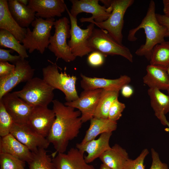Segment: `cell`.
I'll return each instance as SVG.
<instances>
[{
	"mask_svg": "<svg viewBox=\"0 0 169 169\" xmlns=\"http://www.w3.org/2000/svg\"><path fill=\"white\" fill-rule=\"evenodd\" d=\"M55 118L46 138L55 150L56 155L64 153L70 141L76 137L83 123L81 113L57 100L52 102Z\"/></svg>",
	"mask_w": 169,
	"mask_h": 169,
	"instance_id": "6da1fadb",
	"label": "cell"
},
{
	"mask_svg": "<svg viewBox=\"0 0 169 169\" xmlns=\"http://www.w3.org/2000/svg\"><path fill=\"white\" fill-rule=\"evenodd\" d=\"M155 4L153 0L149 2L146 14L140 24L129 31L128 39L130 41H136L135 34L139 29L144 30L146 36L145 43L136 51L139 56H144L149 60L154 47L157 44L165 41L166 33V28L158 21L155 13Z\"/></svg>",
	"mask_w": 169,
	"mask_h": 169,
	"instance_id": "7a4b0ae2",
	"label": "cell"
},
{
	"mask_svg": "<svg viewBox=\"0 0 169 169\" xmlns=\"http://www.w3.org/2000/svg\"><path fill=\"white\" fill-rule=\"evenodd\" d=\"M100 1L106 7L111 6L112 10L110 16L107 20L101 23H96L93 20L89 22L94 23L100 28L107 31L116 41L122 44V30L124 16L126 10L133 3L134 1L102 0Z\"/></svg>",
	"mask_w": 169,
	"mask_h": 169,
	"instance_id": "3957f363",
	"label": "cell"
},
{
	"mask_svg": "<svg viewBox=\"0 0 169 169\" xmlns=\"http://www.w3.org/2000/svg\"><path fill=\"white\" fill-rule=\"evenodd\" d=\"M54 90L43 79L35 77L27 81L22 90L13 93L33 107H48L54 100Z\"/></svg>",
	"mask_w": 169,
	"mask_h": 169,
	"instance_id": "277c9868",
	"label": "cell"
},
{
	"mask_svg": "<svg viewBox=\"0 0 169 169\" xmlns=\"http://www.w3.org/2000/svg\"><path fill=\"white\" fill-rule=\"evenodd\" d=\"M55 21L54 18L44 19L36 17L31 23L33 30L29 27L26 28V34L21 43L29 53L36 50L41 54L44 53L49 44L51 31Z\"/></svg>",
	"mask_w": 169,
	"mask_h": 169,
	"instance_id": "5b68a950",
	"label": "cell"
},
{
	"mask_svg": "<svg viewBox=\"0 0 169 169\" xmlns=\"http://www.w3.org/2000/svg\"><path fill=\"white\" fill-rule=\"evenodd\" d=\"M88 42L92 52H99L105 57L119 55L133 62V56L129 49L118 43L105 30L94 28Z\"/></svg>",
	"mask_w": 169,
	"mask_h": 169,
	"instance_id": "8992f818",
	"label": "cell"
},
{
	"mask_svg": "<svg viewBox=\"0 0 169 169\" xmlns=\"http://www.w3.org/2000/svg\"><path fill=\"white\" fill-rule=\"evenodd\" d=\"M43 79L54 90L58 89L65 96L66 102H70L78 98L76 88L77 79L75 76H70L65 72L59 73L55 64L53 63L42 69Z\"/></svg>",
	"mask_w": 169,
	"mask_h": 169,
	"instance_id": "52a82bcc",
	"label": "cell"
},
{
	"mask_svg": "<svg viewBox=\"0 0 169 169\" xmlns=\"http://www.w3.org/2000/svg\"><path fill=\"white\" fill-rule=\"evenodd\" d=\"M70 23L66 17L54 21L55 32L50 37L48 47L57 59H61L66 62H72L76 58L71 52L67 42V39L70 38Z\"/></svg>",
	"mask_w": 169,
	"mask_h": 169,
	"instance_id": "ba28073f",
	"label": "cell"
},
{
	"mask_svg": "<svg viewBox=\"0 0 169 169\" xmlns=\"http://www.w3.org/2000/svg\"><path fill=\"white\" fill-rule=\"evenodd\" d=\"M66 10L70 23V39L68 44L71 52L75 57H82L92 52L89 46L88 40L95 28V24L90 23L86 29L81 28L78 25L77 18L72 16L67 7Z\"/></svg>",
	"mask_w": 169,
	"mask_h": 169,
	"instance_id": "9c48e42d",
	"label": "cell"
},
{
	"mask_svg": "<svg viewBox=\"0 0 169 169\" xmlns=\"http://www.w3.org/2000/svg\"><path fill=\"white\" fill-rule=\"evenodd\" d=\"M99 0H70L72 4L70 13L72 16L77 18L79 13L85 12L92 14L91 17L80 18L81 22H89L93 20L101 23L107 20L112 10L111 6L106 7L99 3Z\"/></svg>",
	"mask_w": 169,
	"mask_h": 169,
	"instance_id": "30bf717a",
	"label": "cell"
},
{
	"mask_svg": "<svg viewBox=\"0 0 169 169\" xmlns=\"http://www.w3.org/2000/svg\"><path fill=\"white\" fill-rule=\"evenodd\" d=\"M15 65V69L11 74L0 78V99L18 84L21 82H26L34 75L35 69L25 59H21Z\"/></svg>",
	"mask_w": 169,
	"mask_h": 169,
	"instance_id": "8fae6325",
	"label": "cell"
},
{
	"mask_svg": "<svg viewBox=\"0 0 169 169\" xmlns=\"http://www.w3.org/2000/svg\"><path fill=\"white\" fill-rule=\"evenodd\" d=\"M102 90V89L84 90L78 99L64 104L78 109L81 113L83 123L86 122L93 117Z\"/></svg>",
	"mask_w": 169,
	"mask_h": 169,
	"instance_id": "7c38bea8",
	"label": "cell"
},
{
	"mask_svg": "<svg viewBox=\"0 0 169 169\" xmlns=\"http://www.w3.org/2000/svg\"><path fill=\"white\" fill-rule=\"evenodd\" d=\"M10 133L33 153L39 148L46 149L50 144L46 138L34 131L27 124L14 123Z\"/></svg>",
	"mask_w": 169,
	"mask_h": 169,
	"instance_id": "4fadbf2b",
	"label": "cell"
},
{
	"mask_svg": "<svg viewBox=\"0 0 169 169\" xmlns=\"http://www.w3.org/2000/svg\"><path fill=\"white\" fill-rule=\"evenodd\" d=\"M6 110L16 124H26L33 107L12 93L9 92L0 99Z\"/></svg>",
	"mask_w": 169,
	"mask_h": 169,
	"instance_id": "5bb4252c",
	"label": "cell"
},
{
	"mask_svg": "<svg viewBox=\"0 0 169 169\" xmlns=\"http://www.w3.org/2000/svg\"><path fill=\"white\" fill-rule=\"evenodd\" d=\"M55 118L53 109L48 107H34L26 124L34 131L46 138Z\"/></svg>",
	"mask_w": 169,
	"mask_h": 169,
	"instance_id": "9a60e30c",
	"label": "cell"
},
{
	"mask_svg": "<svg viewBox=\"0 0 169 169\" xmlns=\"http://www.w3.org/2000/svg\"><path fill=\"white\" fill-rule=\"evenodd\" d=\"M84 153L76 148H71L67 153H58L52 157L55 169H95L86 161Z\"/></svg>",
	"mask_w": 169,
	"mask_h": 169,
	"instance_id": "2e32d148",
	"label": "cell"
},
{
	"mask_svg": "<svg viewBox=\"0 0 169 169\" xmlns=\"http://www.w3.org/2000/svg\"><path fill=\"white\" fill-rule=\"evenodd\" d=\"M80 85L85 90L102 89L111 91L119 92L124 85L128 84L131 81L129 76L124 75L116 79H107L104 78L90 77L82 74Z\"/></svg>",
	"mask_w": 169,
	"mask_h": 169,
	"instance_id": "e0dca14e",
	"label": "cell"
},
{
	"mask_svg": "<svg viewBox=\"0 0 169 169\" xmlns=\"http://www.w3.org/2000/svg\"><path fill=\"white\" fill-rule=\"evenodd\" d=\"M27 6L35 12L36 17L45 19L61 17L67 7L63 0H29Z\"/></svg>",
	"mask_w": 169,
	"mask_h": 169,
	"instance_id": "ac0fdd59",
	"label": "cell"
},
{
	"mask_svg": "<svg viewBox=\"0 0 169 169\" xmlns=\"http://www.w3.org/2000/svg\"><path fill=\"white\" fill-rule=\"evenodd\" d=\"M112 132L101 134L97 139H94L83 144H76V148L81 152L87 153L84 158L86 162L90 163L99 158L102 154L110 149L109 141Z\"/></svg>",
	"mask_w": 169,
	"mask_h": 169,
	"instance_id": "d6986e66",
	"label": "cell"
},
{
	"mask_svg": "<svg viewBox=\"0 0 169 169\" xmlns=\"http://www.w3.org/2000/svg\"><path fill=\"white\" fill-rule=\"evenodd\" d=\"M0 153L9 154L27 163L33 156V153L10 133L1 137Z\"/></svg>",
	"mask_w": 169,
	"mask_h": 169,
	"instance_id": "ffe728a7",
	"label": "cell"
},
{
	"mask_svg": "<svg viewBox=\"0 0 169 169\" xmlns=\"http://www.w3.org/2000/svg\"><path fill=\"white\" fill-rule=\"evenodd\" d=\"M146 74L143 77V81L150 88L167 90L169 77L166 68L151 64L147 65Z\"/></svg>",
	"mask_w": 169,
	"mask_h": 169,
	"instance_id": "44dd1931",
	"label": "cell"
},
{
	"mask_svg": "<svg viewBox=\"0 0 169 169\" xmlns=\"http://www.w3.org/2000/svg\"><path fill=\"white\" fill-rule=\"evenodd\" d=\"M0 29L10 32L20 42L26 32V28L20 27L12 17L7 0H0Z\"/></svg>",
	"mask_w": 169,
	"mask_h": 169,
	"instance_id": "7402d4cb",
	"label": "cell"
},
{
	"mask_svg": "<svg viewBox=\"0 0 169 169\" xmlns=\"http://www.w3.org/2000/svg\"><path fill=\"white\" fill-rule=\"evenodd\" d=\"M8 5L12 17L21 28H28L36 17L35 12L18 0H8Z\"/></svg>",
	"mask_w": 169,
	"mask_h": 169,
	"instance_id": "603a6c76",
	"label": "cell"
},
{
	"mask_svg": "<svg viewBox=\"0 0 169 169\" xmlns=\"http://www.w3.org/2000/svg\"><path fill=\"white\" fill-rule=\"evenodd\" d=\"M147 93L150 99L151 105L155 115L161 123L166 125L165 115L169 112V95L156 88H149Z\"/></svg>",
	"mask_w": 169,
	"mask_h": 169,
	"instance_id": "cb8c5ba5",
	"label": "cell"
},
{
	"mask_svg": "<svg viewBox=\"0 0 169 169\" xmlns=\"http://www.w3.org/2000/svg\"><path fill=\"white\" fill-rule=\"evenodd\" d=\"M117 128L116 122L108 119L93 117L90 120V124L81 142V144L95 139L100 135L106 132H112Z\"/></svg>",
	"mask_w": 169,
	"mask_h": 169,
	"instance_id": "d4e9b609",
	"label": "cell"
},
{
	"mask_svg": "<svg viewBox=\"0 0 169 169\" xmlns=\"http://www.w3.org/2000/svg\"><path fill=\"white\" fill-rule=\"evenodd\" d=\"M99 158L102 164L111 169H122L129 159L126 150L117 144L104 152Z\"/></svg>",
	"mask_w": 169,
	"mask_h": 169,
	"instance_id": "484cf974",
	"label": "cell"
},
{
	"mask_svg": "<svg viewBox=\"0 0 169 169\" xmlns=\"http://www.w3.org/2000/svg\"><path fill=\"white\" fill-rule=\"evenodd\" d=\"M119 92L103 89L93 117L108 119L110 106L113 101L118 98Z\"/></svg>",
	"mask_w": 169,
	"mask_h": 169,
	"instance_id": "4316f807",
	"label": "cell"
},
{
	"mask_svg": "<svg viewBox=\"0 0 169 169\" xmlns=\"http://www.w3.org/2000/svg\"><path fill=\"white\" fill-rule=\"evenodd\" d=\"M9 32L0 29V46L1 47L8 48L17 52L23 59L28 57L26 49Z\"/></svg>",
	"mask_w": 169,
	"mask_h": 169,
	"instance_id": "83f0119b",
	"label": "cell"
},
{
	"mask_svg": "<svg viewBox=\"0 0 169 169\" xmlns=\"http://www.w3.org/2000/svg\"><path fill=\"white\" fill-rule=\"evenodd\" d=\"M149 60L150 64L166 68L169 65V41L156 45Z\"/></svg>",
	"mask_w": 169,
	"mask_h": 169,
	"instance_id": "f1b7e54d",
	"label": "cell"
},
{
	"mask_svg": "<svg viewBox=\"0 0 169 169\" xmlns=\"http://www.w3.org/2000/svg\"><path fill=\"white\" fill-rule=\"evenodd\" d=\"M33 153L32 159L28 163L29 169H55L52 158L45 149L39 148Z\"/></svg>",
	"mask_w": 169,
	"mask_h": 169,
	"instance_id": "f546056e",
	"label": "cell"
},
{
	"mask_svg": "<svg viewBox=\"0 0 169 169\" xmlns=\"http://www.w3.org/2000/svg\"><path fill=\"white\" fill-rule=\"evenodd\" d=\"M25 162L9 154L0 153V169H25Z\"/></svg>",
	"mask_w": 169,
	"mask_h": 169,
	"instance_id": "4dcf8cb0",
	"label": "cell"
},
{
	"mask_svg": "<svg viewBox=\"0 0 169 169\" xmlns=\"http://www.w3.org/2000/svg\"><path fill=\"white\" fill-rule=\"evenodd\" d=\"M14 123L3 103L0 101V136H4L10 133Z\"/></svg>",
	"mask_w": 169,
	"mask_h": 169,
	"instance_id": "1f68e13d",
	"label": "cell"
},
{
	"mask_svg": "<svg viewBox=\"0 0 169 169\" xmlns=\"http://www.w3.org/2000/svg\"><path fill=\"white\" fill-rule=\"evenodd\" d=\"M149 153L147 149H143L135 159H129L125 163L122 169H145L144 161Z\"/></svg>",
	"mask_w": 169,
	"mask_h": 169,
	"instance_id": "d6a6232c",
	"label": "cell"
},
{
	"mask_svg": "<svg viewBox=\"0 0 169 169\" xmlns=\"http://www.w3.org/2000/svg\"><path fill=\"white\" fill-rule=\"evenodd\" d=\"M125 105L119 101L118 98L112 102L108 112V119L116 122L122 116V113L125 108Z\"/></svg>",
	"mask_w": 169,
	"mask_h": 169,
	"instance_id": "836d02e7",
	"label": "cell"
},
{
	"mask_svg": "<svg viewBox=\"0 0 169 169\" xmlns=\"http://www.w3.org/2000/svg\"><path fill=\"white\" fill-rule=\"evenodd\" d=\"M105 57L101 53L94 51L89 55L87 59V62L92 67H99L104 64Z\"/></svg>",
	"mask_w": 169,
	"mask_h": 169,
	"instance_id": "e575fe53",
	"label": "cell"
},
{
	"mask_svg": "<svg viewBox=\"0 0 169 169\" xmlns=\"http://www.w3.org/2000/svg\"><path fill=\"white\" fill-rule=\"evenodd\" d=\"M13 51V50L11 49L8 50L0 48V61L9 62L15 65L22 58L19 55H13L10 54Z\"/></svg>",
	"mask_w": 169,
	"mask_h": 169,
	"instance_id": "d590c367",
	"label": "cell"
},
{
	"mask_svg": "<svg viewBox=\"0 0 169 169\" xmlns=\"http://www.w3.org/2000/svg\"><path fill=\"white\" fill-rule=\"evenodd\" d=\"M152 161L150 169H169L167 164L160 160L158 153L153 148L151 149Z\"/></svg>",
	"mask_w": 169,
	"mask_h": 169,
	"instance_id": "8d00e7d4",
	"label": "cell"
},
{
	"mask_svg": "<svg viewBox=\"0 0 169 169\" xmlns=\"http://www.w3.org/2000/svg\"><path fill=\"white\" fill-rule=\"evenodd\" d=\"M15 66L8 62L0 61V78L5 77L11 74L14 70Z\"/></svg>",
	"mask_w": 169,
	"mask_h": 169,
	"instance_id": "74e56055",
	"label": "cell"
},
{
	"mask_svg": "<svg viewBox=\"0 0 169 169\" xmlns=\"http://www.w3.org/2000/svg\"><path fill=\"white\" fill-rule=\"evenodd\" d=\"M156 17L158 22L166 28V37H169V17L159 13H156Z\"/></svg>",
	"mask_w": 169,
	"mask_h": 169,
	"instance_id": "f35d334b",
	"label": "cell"
},
{
	"mask_svg": "<svg viewBox=\"0 0 169 169\" xmlns=\"http://www.w3.org/2000/svg\"><path fill=\"white\" fill-rule=\"evenodd\" d=\"M120 90L122 95L125 98L130 97L134 93L133 89L128 84L123 86Z\"/></svg>",
	"mask_w": 169,
	"mask_h": 169,
	"instance_id": "ab89813d",
	"label": "cell"
},
{
	"mask_svg": "<svg viewBox=\"0 0 169 169\" xmlns=\"http://www.w3.org/2000/svg\"><path fill=\"white\" fill-rule=\"evenodd\" d=\"M162 2L164 14L169 17V0H163Z\"/></svg>",
	"mask_w": 169,
	"mask_h": 169,
	"instance_id": "60d3db41",
	"label": "cell"
},
{
	"mask_svg": "<svg viewBox=\"0 0 169 169\" xmlns=\"http://www.w3.org/2000/svg\"><path fill=\"white\" fill-rule=\"evenodd\" d=\"M20 3L25 5L27 6L28 4V0H18Z\"/></svg>",
	"mask_w": 169,
	"mask_h": 169,
	"instance_id": "b9f144b4",
	"label": "cell"
},
{
	"mask_svg": "<svg viewBox=\"0 0 169 169\" xmlns=\"http://www.w3.org/2000/svg\"><path fill=\"white\" fill-rule=\"evenodd\" d=\"M99 169H111L106 165L102 164L100 166Z\"/></svg>",
	"mask_w": 169,
	"mask_h": 169,
	"instance_id": "7bdbcfd3",
	"label": "cell"
},
{
	"mask_svg": "<svg viewBox=\"0 0 169 169\" xmlns=\"http://www.w3.org/2000/svg\"><path fill=\"white\" fill-rule=\"evenodd\" d=\"M166 69H167V72L168 74V77H169L168 86L166 90L167 91L168 95H169V65L166 68Z\"/></svg>",
	"mask_w": 169,
	"mask_h": 169,
	"instance_id": "ee69618b",
	"label": "cell"
},
{
	"mask_svg": "<svg viewBox=\"0 0 169 169\" xmlns=\"http://www.w3.org/2000/svg\"><path fill=\"white\" fill-rule=\"evenodd\" d=\"M166 125L168 126L169 128V122L167 120L166 121Z\"/></svg>",
	"mask_w": 169,
	"mask_h": 169,
	"instance_id": "f6af8a7d",
	"label": "cell"
}]
</instances>
